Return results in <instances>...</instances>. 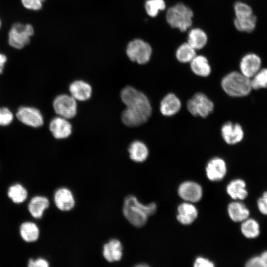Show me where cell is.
<instances>
[{"label": "cell", "instance_id": "1", "mask_svg": "<svg viewBox=\"0 0 267 267\" xmlns=\"http://www.w3.org/2000/svg\"><path fill=\"white\" fill-rule=\"evenodd\" d=\"M121 98L126 106L122 115L125 125L131 127L140 126L148 121L151 114V107L146 96L131 86L124 88Z\"/></svg>", "mask_w": 267, "mask_h": 267}, {"label": "cell", "instance_id": "2", "mask_svg": "<svg viewBox=\"0 0 267 267\" xmlns=\"http://www.w3.org/2000/svg\"><path fill=\"white\" fill-rule=\"evenodd\" d=\"M157 210L154 202L144 205L139 202L134 195L127 196L124 202L123 212L126 219L134 226H144L148 217L154 215Z\"/></svg>", "mask_w": 267, "mask_h": 267}, {"label": "cell", "instance_id": "3", "mask_svg": "<svg viewBox=\"0 0 267 267\" xmlns=\"http://www.w3.org/2000/svg\"><path fill=\"white\" fill-rule=\"evenodd\" d=\"M193 12L186 4L178 2L168 8L166 19L172 28L183 32L189 30L193 23Z\"/></svg>", "mask_w": 267, "mask_h": 267}, {"label": "cell", "instance_id": "4", "mask_svg": "<svg viewBox=\"0 0 267 267\" xmlns=\"http://www.w3.org/2000/svg\"><path fill=\"white\" fill-rule=\"evenodd\" d=\"M221 85L225 92L232 97L246 96L252 89L250 79L237 71L226 75L222 78Z\"/></svg>", "mask_w": 267, "mask_h": 267}, {"label": "cell", "instance_id": "5", "mask_svg": "<svg viewBox=\"0 0 267 267\" xmlns=\"http://www.w3.org/2000/svg\"><path fill=\"white\" fill-rule=\"evenodd\" d=\"M34 33V28L32 24L14 23L8 33V44L13 48L21 49L30 43Z\"/></svg>", "mask_w": 267, "mask_h": 267}, {"label": "cell", "instance_id": "6", "mask_svg": "<svg viewBox=\"0 0 267 267\" xmlns=\"http://www.w3.org/2000/svg\"><path fill=\"white\" fill-rule=\"evenodd\" d=\"M126 51L130 60L139 64L147 63L152 54L150 44L141 39H135L130 41L127 45Z\"/></svg>", "mask_w": 267, "mask_h": 267}, {"label": "cell", "instance_id": "7", "mask_svg": "<svg viewBox=\"0 0 267 267\" xmlns=\"http://www.w3.org/2000/svg\"><path fill=\"white\" fill-rule=\"evenodd\" d=\"M214 103L202 92L195 93L187 102L189 112L194 116L207 117L214 109Z\"/></svg>", "mask_w": 267, "mask_h": 267}, {"label": "cell", "instance_id": "8", "mask_svg": "<svg viewBox=\"0 0 267 267\" xmlns=\"http://www.w3.org/2000/svg\"><path fill=\"white\" fill-rule=\"evenodd\" d=\"M53 106L55 112L60 117L66 119L74 117L77 113V103L72 96L61 94L53 101Z\"/></svg>", "mask_w": 267, "mask_h": 267}, {"label": "cell", "instance_id": "9", "mask_svg": "<svg viewBox=\"0 0 267 267\" xmlns=\"http://www.w3.org/2000/svg\"><path fill=\"white\" fill-rule=\"evenodd\" d=\"M178 192L181 199L190 203L199 201L203 194L201 185L193 181H185L182 182L178 186Z\"/></svg>", "mask_w": 267, "mask_h": 267}, {"label": "cell", "instance_id": "10", "mask_svg": "<svg viewBox=\"0 0 267 267\" xmlns=\"http://www.w3.org/2000/svg\"><path fill=\"white\" fill-rule=\"evenodd\" d=\"M262 60L260 57L254 53H248L241 58L239 68L240 72L251 79L261 69Z\"/></svg>", "mask_w": 267, "mask_h": 267}, {"label": "cell", "instance_id": "11", "mask_svg": "<svg viewBox=\"0 0 267 267\" xmlns=\"http://www.w3.org/2000/svg\"><path fill=\"white\" fill-rule=\"evenodd\" d=\"M16 116L23 124L37 128L43 124V118L39 110L30 107H22L17 111Z\"/></svg>", "mask_w": 267, "mask_h": 267}, {"label": "cell", "instance_id": "12", "mask_svg": "<svg viewBox=\"0 0 267 267\" xmlns=\"http://www.w3.org/2000/svg\"><path fill=\"white\" fill-rule=\"evenodd\" d=\"M206 175L212 181L222 180L226 173L225 161L220 157H214L209 161L206 167Z\"/></svg>", "mask_w": 267, "mask_h": 267}, {"label": "cell", "instance_id": "13", "mask_svg": "<svg viewBox=\"0 0 267 267\" xmlns=\"http://www.w3.org/2000/svg\"><path fill=\"white\" fill-rule=\"evenodd\" d=\"M221 133L223 139L228 144H236L240 142L244 137L241 126L239 124L230 122L222 126Z\"/></svg>", "mask_w": 267, "mask_h": 267}, {"label": "cell", "instance_id": "14", "mask_svg": "<svg viewBox=\"0 0 267 267\" xmlns=\"http://www.w3.org/2000/svg\"><path fill=\"white\" fill-rule=\"evenodd\" d=\"M49 130L57 139L68 137L72 132V126L67 119L57 117L53 119L49 124Z\"/></svg>", "mask_w": 267, "mask_h": 267}, {"label": "cell", "instance_id": "15", "mask_svg": "<svg viewBox=\"0 0 267 267\" xmlns=\"http://www.w3.org/2000/svg\"><path fill=\"white\" fill-rule=\"evenodd\" d=\"M54 201L57 208L63 211L71 210L75 203L72 192L65 187L60 188L55 191Z\"/></svg>", "mask_w": 267, "mask_h": 267}, {"label": "cell", "instance_id": "16", "mask_svg": "<svg viewBox=\"0 0 267 267\" xmlns=\"http://www.w3.org/2000/svg\"><path fill=\"white\" fill-rule=\"evenodd\" d=\"M177 220L181 224L189 225L197 219L198 210L195 206L190 202H184L178 207Z\"/></svg>", "mask_w": 267, "mask_h": 267}, {"label": "cell", "instance_id": "17", "mask_svg": "<svg viewBox=\"0 0 267 267\" xmlns=\"http://www.w3.org/2000/svg\"><path fill=\"white\" fill-rule=\"evenodd\" d=\"M103 255L109 262L121 260L123 256V246L121 242L113 239L105 243L103 248Z\"/></svg>", "mask_w": 267, "mask_h": 267}, {"label": "cell", "instance_id": "18", "mask_svg": "<svg viewBox=\"0 0 267 267\" xmlns=\"http://www.w3.org/2000/svg\"><path fill=\"white\" fill-rule=\"evenodd\" d=\"M181 108L179 98L174 93L167 94L161 100L160 106L161 113L164 116H171L178 113Z\"/></svg>", "mask_w": 267, "mask_h": 267}, {"label": "cell", "instance_id": "19", "mask_svg": "<svg viewBox=\"0 0 267 267\" xmlns=\"http://www.w3.org/2000/svg\"><path fill=\"white\" fill-rule=\"evenodd\" d=\"M208 40L207 33L201 28L196 27L189 29L187 42L196 50L204 48Z\"/></svg>", "mask_w": 267, "mask_h": 267}, {"label": "cell", "instance_id": "20", "mask_svg": "<svg viewBox=\"0 0 267 267\" xmlns=\"http://www.w3.org/2000/svg\"><path fill=\"white\" fill-rule=\"evenodd\" d=\"M71 96L76 100L85 101L91 96V88L87 83L83 81H76L69 86Z\"/></svg>", "mask_w": 267, "mask_h": 267}, {"label": "cell", "instance_id": "21", "mask_svg": "<svg viewBox=\"0 0 267 267\" xmlns=\"http://www.w3.org/2000/svg\"><path fill=\"white\" fill-rule=\"evenodd\" d=\"M227 213L230 219L235 222H243L248 218L250 214L246 206L238 201L232 202L228 204Z\"/></svg>", "mask_w": 267, "mask_h": 267}, {"label": "cell", "instance_id": "22", "mask_svg": "<svg viewBox=\"0 0 267 267\" xmlns=\"http://www.w3.org/2000/svg\"><path fill=\"white\" fill-rule=\"evenodd\" d=\"M190 68L196 75L201 77L208 76L211 68L207 58L202 55H197L190 61Z\"/></svg>", "mask_w": 267, "mask_h": 267}, {"label": "cell", "instance_id": "23", "mask_svg": "<svg viewBox=\"0 0 267 267\" xmlns=\"http://www.w3.org/2000/svg\"><path fill=\"white\" fill-rule=\"evenodd\" d=\"M226 190L228 195L233 199L243 200L248 195L246 183L241 179L231 180L227 185Z\"/></svg>", "mask_w": 267, "mask_h": 267}, {"label": "cell", "instance_id": "24", "mask_svg": "<svg viewBox=\"0 0 267 267\" xmlns=\"http://www.w3.org/2000/svg\"><path fill=\"white\" fill-rule=\"evenodd\" d=\"M49 205L48 199L44 196H36L32 198L29 204L28 210L31 215L36 219H40L44 212Z\"/></svg>", "mask_w": 267, "mask_h": 267}, {"label": "cell", "instance_id": "25", "mask_svg": "<svg viewBox=\"0 0 267 267\" xmlns=\"http://www.w3.org/2000/svg\"><path fill=\"white\" fill-rule=\"evenodd\" d=\"M130 158L136 162L144 161L148 156V149L146 145L140 141L132 142L128 149Z\"/></svg>", "mask_w": 267, "mask_h": 267}, {"label": "cell", "instance_id": "26", "mask_svg": "<svg viewBox=\"0 0 267 267\" xmlns=\"http://www.w3.org/2000/svg\"><path fill=\"white\" fill-rule=\"evenodd\" d=\"M20 233L22 239L28 242L36 241L39 237L40 230L34 222H27L23 223L20 227Z\"/></svg>", "mask_w": 267, "mask_h": 267}, {"label": "cell", "instance_id": "27", "mask_svg": "<svg viewBox=\"0 0 267 267\" xmlns=\"http://www.w3.org/2000/svg\"><path fill=\"white\" fill-rule=\"evenodd\" d=\"M175 55L179 62L183 63H190L196 55V50L187 42H185L178 46Z\"/></svg>", "mask_w": 267, "mask_h": 267}, {"label": "cell", "instance_id": "28", "mask_svg": "<svg viewBox=\"0 0 267 267\" xmlns=\"http://www.w3.org/2000/svg\"><path fill=\"white\" fill-rule=\"evenodd\" d=\"M242 222L241 231L245 237L255 238L259 235L260 226L255 220L247 218Z\"/></svg>", "mask_w": 267, "mask_h": 267}, {"label": "cell", "instance_id": "29", "mask_svg": "<svg viewBox=\"0 0 267 267\" xmlns=\"http://www.w3.org/2000/svg\"><path fill=\"white\" fill-rule=\"evenodd\" d=\"M257 18L254 14L245 18H236L234 20L235 28L240 32L250 33L254 31L256 26Z\"/></svg>", "mask_w": 267, "mask_h": 267}, {"label": "cell", "instance_id": "30", "mask_svg": "<svg viewBox=\"0 0 267 267\" xmlns=\"http://www.w3.org/2000/svg\"><path fill=\"white\" fill-rule=\"evenodd\" d=\"M27 190L20 184L17 183L9 187L8 196L15 203H21L27 197Z\"/></svg>", "mask_w": 267, "mask_h": 267}, {"label": "cell", "instance_id": "31", "mask_svg": "<svg viewBox=\"0 0 267 267\" xmlns=\"http://www.w3.org/2000/svg\"><path fill=\"white\" fill-rule=\"evenodd\" d=\"M166 7V3L164 0H146L144 3L145 11L151 17H156Z\"/></svg>", "mask_w": 267, "mask_h": 267}, {"label": "cell", "instance_id": "32", "mask_svg": "<svg viewBox=\"0 0 267 267\" xmlns=\"http://www.w3.org/2000/svg\"><path fill=\"white\" fill-rule=\"evenodd\" d=\"M252 89H259L267 87V68L260 70L250 79Z\"/></svg>", "mask_w": 267, "mask_h": 267}, {"label": "cell", "instance_id": "33", "mask_svg": "<svg viewBox=\"0 0 267 267\" xmlns=\"http://www.w3.org/2000/svg\"><path fill=\"white\" fill-rule=\"evenodd\" d=\"M233 8L236 18H245L254 15L252 7L248 4L241 1L235 2Z\"/></svg>", "mask_w": 267, "mask_h": 267}, {"label": "cell", "instance_id": "34", "mask_svg": "<svg viewBox=\"0 0 267 267\" xmlns=\"http://www.w3.org/2000/svg\"><path fill=\"white\" fill-rule=\"evenodd\" d=\"M45 0H20L22 5L26 9L39 11L43 6Z\"/></svg>", "mask_w": 267, "mask_h": 267}, {"label": "cell", "instance_id": "35", "mask_svg": "<svg viewBox=\"0 0 267 267\" xmlns=\"http://www.w3.org/2000/svg\"><path fill=\"white\" fill-rule=\"evenodd\" d=\"M13 116L11 112L7 108H0V126H6L11 123Z\"/></svg>", "mask_w": 267, "mask_h": 267}, {"label": "cell", "instance_id": "36", "mask_svg": "<svg viewBox=\"0 0 267 267\" xmlns=\"http://www.w3.org/2000/svg\"><path fill=\"white\" fill-rule=\"evenodd\" d=\"M257 206L262 214L267 215V191L265 192L262 197L258 199Z\"/></svg>", "mask_w": 267, "mask_h": 267}, {"label": "cell", "instance_id": "37", "mask_svg": "<svg viewBox=\"0 0 267 267\" xmlns=\"http://www.w3.org/2000/svg\"><path fill=\"white\" fill-rule=\"evenodd\" d=\"M193 266L196 267H213L215 266V265L213 262L206 258L198 257L194 261Z\"/></svg>", "mask_w": 267, "mask_h": 267}, {"label": "cell", "instance_id": "38", "mask_svg": "<svg viewBox=\"0 0 267 267\" xmlns=\"http://www.w3.org/2000/svg\"><path fill=\"white\" fill-rule=\"evenodd\" d=\"M247 267H266L261 256H255L246 263Z\"/></svg>", "mask_w": 267, "mask_h": 267}, {"label": "cell", "instance_id": "39", "mask_svg": "<svg viewBox=\"0 0 267 267\" xmlns=\"http://www.w3.org/2000/svg\"><path fill=\"white\" fill-rule=\"evenodd\" d=\"M48 266V262L43 258H40L36 260L32 259L28 262L29 267H47Z\"/></svg>", "mask_w": 267, "mask_h": 267}, {"label": "cell", "instance_id": "40", "mask_svg": "<svg viewBox=\"0 0 267 267\" xmlns=\"http://www.w3.org/2000/svg\"><path fill=\"white\" fill-rule=\"evenodd\" d=\"M6 61V56L4 54L0 52V74L2 73Z\"/></svg>", "mask_w": 267, "mask_h": 267}, {"label": "cell", "instance_id": "41", "mask_svg": "<svg viewBox=\"0 0 267 267\" xmlns=\"http://www.w3.org/2000/svg\"><path fill=\"white\" fill-rule=\"evenodd\" d=\"M262 260L265 265L266 267H267V251H264L260 255Z\"/></svg>", "mask_w": 267, "mask_h": 267}, {"label": "cell", "instance_id": "42", "mask_svg": "<svg viewBox=\"0 0 267 267\" xmlns=\"http://www.w3.org/2000/svg\"><path fill=\"white\" fill-rule=\"evenodd\" d=\"M1 26H2V22H1V19L0 18V30L1 29Z\"/></svg>", "mask_w": 267, "mask_h": 267}]
</instances>
